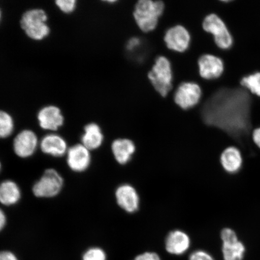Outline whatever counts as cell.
Returning <instances> with one entry per match:
<instances>
[{
  "label": "cell",
  "mask_w": 260,
  "mask_h": 260,
  "mask_svg": "<svg viewBox=\"0 0 260 260\" xmlns=\"http://www.w3.org/2000/svg\"><path fill=\"white\" fill-rule=\"evenodd\" d=\"M252 99L244 89H222L214 94L206 107V120L239 142L245 141L252 128Z\"/></svg>",
  "instance_id": "cell-1"
},
{
  "label": "cell",
  "mask_w": 260,
  "mask_h": 260,
  "mask_svg": "<svg viewBox=\"0 0 260 260\" xmlns=\"http://www.w3.org/2000/svg\"><path fill=\"white\" fill-rule=\"evenodd\" d=\"M164 3L151 0H141L135 6L134 17L141 30L149 32L154 30L159 18L164 11Z\"/></svg>",
  "instance_id": "cell-2"
},
{
  "label": "cell",
  "mask_w": 260,
  "mask_h": 260,
  "mask_svg": "<svg viewBox=\"0 0 260 260\" xmlns=\"http://www.w3.org/2000/svg\"><path fill=\"white\" fill-rule=\"evenodd\" d=\"M47 15L42 9H32L26 12L21 19V26L25 34L32 40H43L50 34L46 24Z\"/></svg>",
  "instance_id": "cell-3"
},
{
  "label": "cell",
  "mask_w": 260,
  "mask_h": 260,
  "mask_svg": "<svg viewBox=\"0 0 260 260\" xmlns=\"http://www.w3.org/2000/svg\"><path fill=\"white\" fill-rule=\"evenodd\" d=\"M148 78L152 86L162 96L168 95L172 88V73L171 63L167 58L159 57L156 59Z\"/></svg>",
  "instance_id": "cell-4"
},
{
  "label": "cell",
  "mask_w": 260,
  "mask_h": 260,
  "mask_svg": "<svg viewBox=\"0 0 260 260\" xmlns=\"http://www.w3.org/2000/svg\"><path fill=\"white\" fill-rule=\"evenodd\" d=\"M63 179L54 169L45 170L40 180L32 187V193L38 198L56 197L62 189Z\"/></svg>",
  "instance_id": "cell-5"
},
{
  "label": "cell",
  "mask_w": 260,
  "mask_h": 260,
  "mask_svg": "<svg viewBox=\"0 0 260 260\" xmlns=\"http://www.w3.org/2000/svg\"><path fill=\"white\" fill-rule=\"evenodd\" d=\"M204 30L212 34L214 42L221 49L227 50L232 47L233 40L229 29L224 22L215 14H210L204 19Z\"/></svg>",
  "instance_id": "cell-6"
},
{
  "label": "cell",
  "mask_w": 260,
  "mask_h": 260,
  "mask_svg": "<svg viewBox=\"0 0 260 260\" xmlns=\"http://www.w3.org/2000/svg\"><path fill=\"white\" fill-rule=\"evenodd\" d=\"M223 260H243L246 252L245 245L238 239L236 233L225 228L220 233Z\"/></svg>",
  "instance_id": "cell-7"
},
{
  "label": "cell",
  "mask_w": 260,
  "mask_h": 260,
  "mask_svg": "<svg viewBox=\"0 0 260 260\" xmlns=\"http://www.w3.org/2000/svg\"><path fill=\"white\" fill-rule=\"evenodd\" d=\"M115 198L118 206L127 213H135L139 209L141 203L139 194L131 184H122L117 187Z\"/></svg>",
  "instance_id": "cell-8"
},
{
  "label": "cell",
  "mask_w": 260,
  "mask_h": 260,
  "mask_svg": "<svg viewBox=\"0 0 260 260\" xmlns=\"http://www.w3.org/2000/svg\"><path fill=\"white\" fill-rule=\"evenodd\" d=\"M201 95L202 92L197 83H183L178 87L175 93V102L181 109H190L199 103Z\"/></svg>",
  "instance_id": "cell-9"
},
{
  "label": "cell",
  "mask_w": 260,
  "mask_h": 260,
  "mask_svg": "<svg viewBox=\"0 0 260 260\" xmlns=\"http://www.w3.org/2000/svg\"><path fill=\"white\" fill-rule=\"evenodd\" d=\"M38 145L37 135L31 130L25 129L16 136L13 147L16 155L25 158L34 154Z\"/></svg>",
  "instance_id": "cell-10"
},
{
  "label": "cell",
  "mask_w": 260,
  "mask_h": 260,
  "mask_svg": "<svg viewBox=\"0 0 260 260\" xmlns=\"http://www.w3.org/2000/svg\"><path fill=\"white\" fill-rule=\"evenodd\" d=\"M67 164L71 170L82 172L89 168L91 164L90 151L82 144H76L68 149Z\"/></svg>",
  "instance_id": "cell-11"
},
{
  "label": "cell",
  "mask_w": 260,
  "mask_h": 260,
  "mask_svg": "<svg viewBox=\"0 0 260 260\" xmlns=\"http://www.w3.org/2000/svg\"><path fill=\"white\" fill-rule=\"evenodd\" d=\"M191 246V239L188 234L181 230H174L166 237V251L172 255L180 256L186 253Z\"/></svg>",
  "instance_id": "cell-12"
},
{
  "label": "cell",
  "mask_w": 260,
  "mask_h": 260,
  "mask_svg": "<svg viewBox=\"0 0 260 260\" xmlns=\"http://www.w3.org/2000/svg\"><path fill=\"white\" fill-rule=\"evenodd\" d=\"M190 41V35L183 26H175L166 32L165 42L170 50L182 53L189 46Z\"/></svg>",
  "instance_id": "cell-13"
},
{
  "label": "cell",
  "mask_w": 260,
  "mask_h": 260,
  "mask_svg": "<svg viewBox=\"0 0 260 260\" xmlns=\"http://www.w3.org/2000/svg\"><path fill=\"white\" fill-rule=\"evenodd\" d=\"M198 66L200 76L206 80L217 79L222 74L224 70L222 60L211 54L201 56L198 60Z\"/></svg>",
  "instance_id": "cell-14"
},
{
  "label": "cell",
  "mask_w": 260,
  "mask_h": 260,
  "mask_svg": "<svg viewBox=\"0 0 260 260\" xmlns=\"http://www.w3.org/2000/svg\"><path fill=\"white\" fill-rule=\"evenodd\" d=\"M38 121L42 129L56 131L62 126L64 118L60 110L56 106H47L40 110Z\"/></svg>",
  "instance_id": "cell-15"
},
{
  "label": "cell",
  "mask_w": 260,
  "mask_h": 260,
  "mask_svg": "<svg viewBox=\"0 0 260 260\" xmlns=\"http://www.w3.org/2000/svg\"><path fill=\"white\" fill-rule=\"evenodd\" d=\"M40 146L42 152L55 157H62L69 149L66 141L60 136L54 134L45 136L41 140Z\"/></svg>",
  "instance_id": "cell-16"
},
{
  "label": "cell",
  "mask_w": 260,
  "mask_h": 260,
  "mask_svg": "<svg viewBox=\"0 0 260 260\" xmlns=\"http://www.w3.org/2000/svg\"><path fill=\"white\" fill-rule=\"evenodd\" d=\"M111 149L114 158L121 165L127 164L132 160L136 150L135 143L126 138L115 140L112 142Z\"/></svg>",
  "instance_id": "cell-17"
},
{
  "label": "cell",
  "mask_w": 260,
  "mask_h": 260,
  "mask_svg": "<svg viewBox=\"0 0 260 260\" xmlns=\"http://www.w3.org/2000/svg\"><path fill=\"white\" fill-rule=\"evenodd\" d=\"M220 162L223 170L229 174H236L243 165V157L240 149L230 146L224 149L220 154Z\"/></svg>",
  "instance_id": "cell-18"
},
{
  "label": "cell",
  "mask_w": 260,
  "mask_h": 260,
  "mask_svg": "<svg viewBox=\"0 0 260 260\" xmlns=\"http://www.w3.org/2000/svg\"><path fill=\"white\" fill-rule=\"evenodd\" d=\"M84 134L81 138V144L89 150L99 149L103 145L104 136L102 129L95 123H90L85 126Z\"/></svg>",
  "instance_id": "cell-19"
},
{
  "label": "cell",
  "mask_w": 260,
  "mask_h": 260,
  "mask_svg": "<svg viewBox=\"0 0 260 260\" xmlns=\"http://www.w3.org/2000/svg\"><path fill=\"white\" fill-rule=\"evenodd\" d=\"M21 197V191L15 181L5 180L0 183V203L11 206L18 203Z\"/></svg>",
  "instance_id": "cell-20"
},
{
  "label": "cell",
  "mask_w": 260,
  "mask_h": 260,
  "mask_svg": "<svg viewBox=\"0 0 260 260\" xmlns=\"http://www.w3.org/2000/svg\"><path fill=\"white\" fill-rule=\"evenodd\" d=\"M14 122L12 116L7 112L0 110V139H5L12 135Z\"/></svg>",
  "instance_id": "cell-21"
},
{
  "label": "cell",
  "mask_w": 260,
  "mask_h": 260,
  "mask_svg": "<svg viewBox=\"0 0 260 260\" xmlns=\"http://www.w3.org/2000/svg\"><path fill=\"white\" fill-rule=\"evenodd\" d=\"M240 84L252 94L260 96V73L243 77Z\"/></svg>",
  "instance_id": "cell-22"
},
{
  "label": "cell",
  "mask_w": 260,
  "mask_h": 260,
  "mask_svg": "<svg viewBox=\"0 0 260 260\" xmlns=\"http://www.w3.org/2000/svg\"><path fill=\"white\" fill-rule=\"evenodd\" d=\"M105 250L99 247H92L87 250L83 255V260H107Z\"/></svg>",
  "instance_id": "cell-23"
},
{
  "label": "cell",
  "mask_w": 260,
  "mask_h": 260,
  "mask_svg": "<svg viewBox=\"0 0 260 260\" xmlns=\"http://www.w3.org/2000/svg\"><path fill=\"white\" fill-rule=\"evenodd\" d=\"M56 5L61 11L70 14L74 11L76 8V0H57Z\"/></svg>",
  "instance_id": "cell-24"
},
{
  "label": "cell",
  "mask_w": 260,
  "mask_h": 260,
  "mask_svg": "<svg viewBox=\"0 0 260 260\" xmlns=\"http://www.w3.org/2000/svg\"><path fill=\"white\" fill-rule=\"evenodd\" d=\"M188 260H215L210 253L203 249L196 250L188 256Z\"/></svg>",
  "instance_id": "cell-25"
},
{
  "label": "cell",
  "mask_w": 260,
  "mask_h": 260,
  "mask_svg": "<svg viewBox=\"0 0 260 260\" xmlns=\"http://www.w3.org/2000/svg\"><path fill=\"white\" fill-rule=\"evenodd\" d=\"M133 260H161V259L157 253L146 251L136 256Z\"/></svg>",
  "instance_id": "cell-26"
},
{
  "label": "cell",
  "mask_w": 260,
  "mask_h": 260,
  "mask_svg": "<svg viewBox=\"0 0 260 260\" xmlns=\"http://www.w3.org/2000/svg\"><path fill=\"white\" fill-rule=\"evenodd\" d=\"M0 260H19L14 253L9 251L0 252Z\"/></svg>",
  "instance_id": "cell-27"
},
{
  "label": "cell",
  "mask_w": 260,
  "mask_h": 260,
  "mask_svg": "<svg viewBox=\"0 0 260 260\" xmlns=\"http://www.w3.org/2000/svg\"><path fill=\"white\" fill-rule=\"evenodd\" d=\"M252 136L253 142L260 148V127L253 130Z\"/></svg>",
  "instance_id": "cell-28"
},
{
  "label": "cell",
  "mask_w": 260,
  "mask_h": 260,
  "mask_svg": "<svg viewBox=\"0 0 260 260\" xmlns=\"http://www.w3.org/2000/svg\"><path fill=\"white\" fill-rule=\"evenodd\" d=\"M6 222H7V218H6V214L4 211L0 209V232L4 229Z\"/></svg>",
  "instance_id": "cell-29"
},
{
  "label": "cell",
  "mask_w": 260,
  "mask_h": 260,
  "mask_svg": "<svg viewBox=\"0 0 260 260\" xmlns=\"http://www.w3.org/2000/svg\"><path fill=\"white\" fill-rule=\"evenodd\" d=\"M1 168H2V165H1V162H0V171H1Z\"/></svg>",
  "instance_id": "cell-30"
},
{
  "label": "cell",
  "mask_w": 260,
  "mask_h": 260,
  "mask_svg": "<svg viewBox=\"0 0 260 260\" xmlns=\"http://www.w3.org/2000/svg\"><path fill=\"white\" fill-rule=\"evenodd\" d=\"M1 16H2V13H1V11H0V19H1Z\"/></svg>",
  "instance_id": "cell-31"
}]
</instances>
